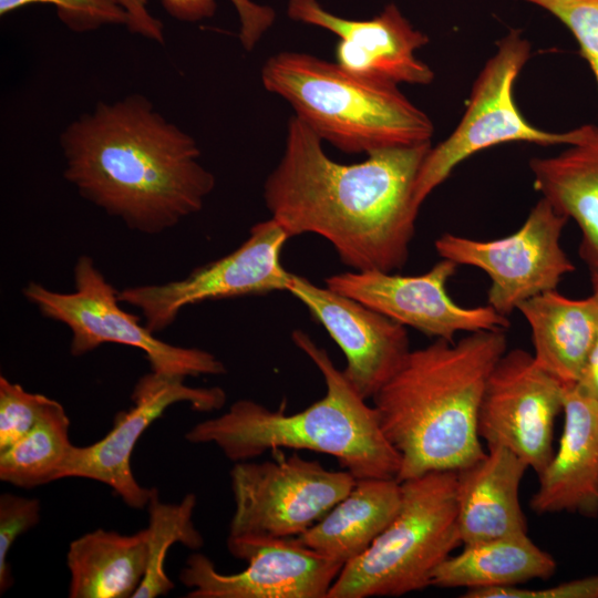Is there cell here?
<instances>
[{
	"label": "cell",
	"mask_w": 598,
	"mask_h": 598,
	"mask_svg": "<svg viewBox=\"0 0 598 598\" xmlns=\"http://www.w3.org/2000/svg\"><path fill=\"white\" fill-rule=\"evenodd\" d=\"M288 292L320 322L347 359L346 377L368 400L410 353L406 328L365 305L293 274Z\"/></svg>",
	"instance_id": "obj_17"
},
{
	"label": "cell",
	"mask_w": 598,
	"mask_h": 598,
	"mask_svg": "<svg viewBox=\"0 0 598 598\" xmlns=\"http://www.w3.org/2000/svg\"><path fill=\"white\" fill-rule=\"evenodd\" d=\"M577 384L598 401V341L588 358Z\"/></svg>",
	"instance_id": "obj_33"
},
{
	"label": "cell",
	"mask_w": 598,
	"mask_h": 598,
	"mask_svg": "<svg viewBox=\"0 0 598 598\" xmlns=\"http://www.w3.org/2000/svg\"><path fill=\"white\" fill-rule=\"evenodd\" d=\"M230 537H297L353 487L348 471H332L297 453L265 462H237L230 471Z\"/></svg>",
	"instance_id": "obj_9"
},
{
	"label": "cell",
	"mask_w": 598,
	"mask_h": 598,
	"mask_svg": "<svg viewBox=\"0 0 598 598\" xmlns=\"http://www.w3.org/2000/svg\"><path fill=\"white\" fill-rule=\"evenodd\" d=\"M260 79L268 92L290 104L295 116L341 152L370 154L431 143V118L395 84L293 51L269 56Z\"/></svg>",
	"instance_id": "obj_5"
},
{
	"label": "cell",
	"mask_w": 598,
	"mask_h": 598,
	"mask_svg": "<svg viewBox=\"0 0 598 598\" xmlns=\"http://www.w3.org/2000/svg\"><path fill=\"white\" fill-rule=\"evenodd\" d=\"M287 14L336 34L334 62L352 74L395 85H427L434 80L433 70L416 55L429 37L393 3L372 19L353 20L331 13L318 0H288Z\"/></svg>",
	"instance_id": "obj_16"
},
{
	"label": "cell",
	"mask_w": 598,
	"mask_h": 598,
	"mask_svg": "<svg viewBox=\"0 0 598 598\" xmlns=\"http://www.w3.org/2000/svg\"><path fill=\"white\" fill-rule=\"evenodd\" d=\"M288 233L274 218L255 224L248 238L228 255L188 276L118 291L120 301L137 308L154 333L168 328L187 306L241 296L288 291L293 274L281 265Z\"/></svg>",
	"instance_id": "obj_11"
},
{
	"label": "cell",
	"mask_w": 598,
	"mask_h": 598,
	"mask_svg": "<svg viewBox=\"0 0 598 598\" xmlns=\"http://www.w3.org/2000/svg\"><path fill=\"white\" fill-rule=\"evenodd\" d=\"M528 465L503 446H488L456 471L457 527L462 545L527 533L519 486Z\"/></svg>",
	"instance_id": "obj_19"
},
{
	"label": "cell",
	"mask_w": 598,
	"mask_h": 598,
	"mask_svg": "<svg viewBox=\"0 0 598 598\" xmlns=\"http://www.w3.org/2000/svg\"><path fill=\"white\" fill-rule=\"evenodd\" d=\"M592 293L598 297V271H591Z\"/></svg>",
	"instance_id": "obj_34"
},
{
	"label": "cell",
	"mask_w": 598,
	"mask_h": 598,
	"mask_svg": "<svg viewBox=\"0 0 598 598\" xmlns=\"http://www.w3.org/2000/svg\"><path fill=\"white\" fill-rule=\"evenodd\" d=\"M51 398L28 392L0 377V452L25 435L39 421Z\"/></svg>",
	"instance_id": "obj_29"
},
{
	"label": "cell",
	"mask_w": 598,
	"mask_h": 598,
	"mask_svg": "<svg viewBox=\"0 0 598 598\" xmlns=\"http://www.w3.org/2000/svg\"><path fill=\"white\" fill-rule=\"evenodd\" d=\"M63 405L51 399L37 424L14 444L0 452V480L34 488L61 480L74 445Z\"/></svg>",
	"instance_id": "obj_25"
},
{
	"label": "cell",
	"mask_w": 598,
	"mask_h": 598,
	"mask_svg": "<svg viewBox=\"0 0 598 598\" xmlns=\"http://www.w3.org/2000/svg\"><path fill=\"white\" fill-rule=\"evenodd\" d=\"M564 23L577 40L598 89V0H524Z\"/></svg>",
	"instance_id": "obj_30"
},
{
	"label": "cell",
	"mask_w": 598,
	"mask_h": 598,
	"mask_svg": "<svg viewBox=\"0 0 598 598\" xmlns=\"http://www.w3.org/2000/svg\"><path fill=\"white\" fill-rule=\"evenodd\" d=\"M431 143L331 159L301 120H288L283 154L264 184V199L289 237L327 239L353 270L392 272L409 257L420 207L414 185Z\"/></svg>",
	"instance_id": "obj_1"
},
{
	"label": "cell",
	"mask_w": 598,
	"mask_h": 598,
	"mask_svg": "<svg viewBox=\"0 0 598 598\" xmlns=\"http://www.w3.org/2000/svg\"><path fill=\"white\" fill-rule=\"evenodd\" d=\"M557 451L538 475L529 506L537 515L570 513L598 517V401L567 384Z\"/></svg>",
	"instance_id": "obj_18"
},
{
	"label": "cell",
	"mask_w": 598,
	"mask_h": 598,
	"mask_svg": "<svg viewBox=\"0 0 598 598\" xmlns=\"http://www.w3.org/2000/svg\"><path fill=\"white\" fill-rule=\"evenodd\" d=\"M291 338L323 377L326 394L320 400L286 414L282 408L272 411L241 399L221 415L194 425L185 439L214 444L234 463L278 448L307 450L333 456L357 480H396L401 456L385 437L374 406L306 332L295 330Z\"/></svg>",
	"instance_id": "obj_4"
},
{
	"label": "cell",
	"mask_w": 598,
	"mask_h": 598,
	"mask_svg": "<svg viewBox=\"0 0 598 598\" xmlns=\"http://www.w3.org/2000/svg\"><path fill=\"white\" fill-rule=\"evenodd\" d=\"M554 557L526 534L464 544L433 573L431 586L478 590L513 587L548 579L556 571Z\"/></svg>",
	"instance_id": "obj_23"
},
{
	"label": "cell",
	"mask_w": 598,
	"mask_h": 598,
	"mask_svg": "<svg viewBox=\"0 0 598 598\" xmlns=\"http://www.w3.org/2000/svg\"><path fill=\"white\" fill-rule=\"evenodd\" d=\"M185 378L151 372L142 375L132 392L133 406L120 412L111 431L87 446H74L62 478L83 477L111 487L133 508L147 507L156 488L138 484L133 475L131 457L146 429L171 405L186 402L199 412L224 406L226 392L218 386L194 388Z\"/></svg>",
	"instance_id": "obj_14"
},
{
	"label": "cell",
	"mask_w": 598,
	"mask_h": 598,
	"mask_svg": "<svg viewBox=\"0 0 598 598\" xmlns=\"http://www.w3.org/2000/svg\"><path fill=\"white\" fill-rule=\"evenodd\" d=\"M529 167L542 198L578 225L579 256L590 272L598 271V126L586 124L577 143L530 159Z\"/></svg>",
	"instance_id": "obj_21"
},
{
	"label": "cell",
	"mask_w": 598,
	"mask_h": 598,
	"mask_svg": "<svg viewBox=\"0 0 598 598\" xmlns=\"http://www.w3.org/2000/svg\"><path fill=\"white\" fill-rule=\"evenodd\" d=\"M530 53V43L519 30L509 31L497 42L473 84L460 123L448 137L431 146L420 167L414 185L419 207L460 163L480 151L507 142L567 146L582 137L585 125L548 132L529 124L519 112L514 85Z\"/></svg>",
	"instance_id": "obj_8"
},
{
	"label": "cell",
	"mask_w": 598,
	"mask_h": 598,
	"mask_svg": "<svg viewBox=\"0 0 598 598\" xmlns=\"http://www.w3.org/2000/svg\"><path fill=\"white\" fill-rule=\"evenodd\" d=\"M126 13L127 30L134 34L164 44V24L147 9L150 0H116ZM239 18V41L251 51L271 28L276 12L266 4L252 0H229ZM166 12L183 22H198L212 18L217 9L216 0H161Z\"/></svg>",
	"instance_id": "obj_27"
},
{
	"label": "cell",
	"mask_w": 598,
	"mask_h": 598,
	"mask_svg": "<svg viewBox=\"0 0 598 598\" xmlns=\"http://www.w3.org/2000/svg\"><path fill=\"white\" fill-rule=\"evenodd\" d=\"M39 499L10 493L0 496V592L12 585L13 577L8 563L9 551L16 539L33 528L41 517Z\"/></svg>",
	"instance_id": "obj_31"
},
{
	"label": "cell",
	"mask_w": 598,
	"mask_h": 598,
	"mask_svg": "<svg viewBox=\"0 0 598 598\" xmlns=\"http://www.w3.org/2000/svg\"><path fill=\"white\" fill-rule=\"evenodd\" d=\"M195 506V494L171 504L161 502L157 489L154 492L147 505L146 571L132 598H155L174 588L165 571L166 556L173 544L181 543L194 550L203 547L204 538L193 522Z\"/></svg>",
	"instance_id": "obj_26"
},
{
	"label": "cell",
	"mask_w": 598,
	"mask_h": 598,
	"mask_svg": "<svg viewBox=\"0 0 598 598\" xmlns=\"http://www.w3.org/2000/svg\"><path fill=\"white\" fill-rule=\"evenodd\" d=\"M517 310L530 328L535 361L564 384L577 383L598 341V297L573 299L554 289Z\"/></svg>",
	"instance_id": "obj_20"
},
{
	"label": "cell",
	"mask_w": 598,
	"mask_h": 598,
	"mask_svg": "<svg viewBox=\"0 0 598 598\" xmlns=\"http://www.w3.org/2000/svg\"><path fill=\"white\" fill-rule=\"evenodd\" d=\"M566 384L522 349L507 351L492 369L482 395L477 433L488 446H503L536 474L555 452V420L564 408Z\"/></svg>",
	"instance_id": "obj_13"
},
{
	"label": "cell",
	"mask_w": 598,
	"mask_h": 598,
	"mask_svg": "<svg viewBox=\"0 0 598 598\" xmlns=\"http://www.w3.org/2000/svg\"><path fill=\"white\" fill-rule=\"evenodd\" d=\"M567 221L540 198L508 236L480 240L446 233L434 247L442 258L483 270L491 279L487 305L507 317L524 301L557 289L563 277L575 270L560 244Z\"/></svg>",
	"instance_id": "obj_10"
},
{
	"label": "cell",
	"mask_w": 598,
	"mask_h": 598,
	"mask_svg": "<svg viewBox=\"0 0 598 598\" xmlns=\"http://www.w3.org/2000/svg\"><path fill=\"white\" fill-rule=\"evenodd\" d=\"M73 277V292L53 291L35 281L22 289L24 298L43 317L71 330L72 355L86 354L104 343H116L142 350L151 370L157 373L182 378L226 373L224 363L213 353L167 343L142 324L140 317L122 309L118 291L90 256L78 258Z\"/></svg>",
	"instance_id": "obj_7"
},
{
	"label": "cell",
	"mask_w": 598,
	"mask_h": 598,
	"mask_svg": "<svg viewBox=\"0 0 598 598\" xmlns=\"http://www.w3.org/2000/svg\"><path fill=\"white\" fill-rule=\"evenodd\" d=\"M458 265L442 258L430 270L402 276L381 270H353L328 277L326 286L420 332L454 341L458 332L509 327L507 317L489 305L463 307L447 293L446 283Z\"/></svg>",
	"instance_id": "obj_15"
},
{
	"label": "cell",
	"mask_w": 598,
	"mask_h": 598,
	"mask_svg": "<svg viewBox=\"0 0 598 598\" xmlns=\"http://www.w3.org/2000/svg\"><path fill=\"white\" fill-rule=\"evenodd\" d=\"M228 551L247 567L219 573L204 554H192L179 580L187 598H328L343 567L305 546L298 537H227Z\"/></svg>",
	"instance_id": "obj_12"
},
{
	"label": "cell",
	"mask_w": 598,
	"mask_h": 598,
	"mask_svg": "<svg viewBox=\"0 0 598 598\" xmlns=\"http://www.w3.org/2000/svg\"><path fill=\"white\" fill-rule=\"evenodd\" d=\"M401 483V505L370 547L343 565L328 598L399 597L431 586L434 570L462 545L456 471Z\"/></svg>",
	"instance_id": "obj_6"
},
{
	"label": "cell",
	"mask_w": 598,
	"mask_h": 598,
	"mask_svg": "<svg viewBox=\"0 0 598 598\" xmlns=\"http://www.w3.org/2000/svg\"><path fill=\"white\" fill-rule=\"evenodd\" d=\"M60 145L79 194L142 234L198 213L215 187L196 141L141 94L99 102L64 128Z\"/></svg>",
	"instance_id": "obj_2"
},
{
	"label": "cell",
	"mask_w": 598,
	"mask_h": 598,
	"mask_svg": "<svg viewBox=\"0 0 598 598\" xmlns=\"http://www.w3.org/2000/svg\"><path fill=\"white\" fill-rule=\"evenodd\" d=\"M146 564V529L132 535L89 532L68 549L69 597L132 598L144 578Z\"/></svg>",
	"instance_id": "obj_24"
},
{
	"label": "cell",
	"mask_w": 598,
	"mask_h": 598,
	"mask_svg": "<svg viewBox=\"0 0 598 598\" xmlns=\"http://www.w3.org/2000/svg\"><path fill=\"white\" fill-rule=\"evenodd\" d=\"M35 3L54 6L59 19L73 32L126 24V13L116 0H0V16Z\"/></svg>",
	"instance_id": "obj_28"
},
{
	"label": "cell",
	"mask_w": 598,
	"mask_h": 598,
	"mask_svg": "<svg viewBox=\"0 0 598 598\" xmlns=\"http://www.w3.org/2000/svg\"><path fill=\"white\" fill-rule=\"evenodd\" d=\"M505 330L411 350L374 394L381 429L401 456L399 482L457 471L484 455L477 415L487 378L507 350Z\"/></svg>",
	"instance_id": "obj_3"
},
{
	"label": "cell",
	"mask_w": 598,
	"mask_h": 598,
	"mask_svg": "<svg viewBox=\"0 0 598 598\" xmlns=\"http://www.w3.org/2000/svg\"><path fill=\"white\" fill-rule=\"evenodd\" d=\"M400 505L398 480L358 478L340 502L297 537L305 546L344 565L370 547Z\"/></svg>",
	"instance_id": "obj_22"
},
{
	"label": "cell",
	"mask_w": 598,
	"mask_h": 598,
	"mask_svg": "<svg viewBox=\"0 0 598 598\" xmlns=\"http://www.w3.org/2000/svg\"><path fill=\"white\" fill-rule=\"evenodd\" d=\"M462 596L465 598H598V575L586 576L540 589L513 586L467 590Z\"/></svg>",
	"instance_id": "obj_32"
}]
</instances>
